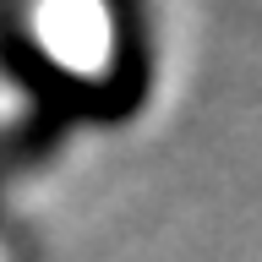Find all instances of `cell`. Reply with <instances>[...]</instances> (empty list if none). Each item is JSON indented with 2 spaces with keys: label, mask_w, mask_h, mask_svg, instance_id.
Here are the masks:
<instances>
[{
  "label": "cell",
  "mask_w": 262,
  "mask_h": 262,
  "mask_svg": "<svg viewBox=\"0 0 262 262\" xmlns=\"http://www.w3.org/2000/svg\"><path fill=\"white\" fill-rule=\"evenodd\" d=\"M28 38L55 77L98 88L120 71V16L110 0H33Z\"/></svg>",
  "instance_id": "cell-1"
}]
</instances>
